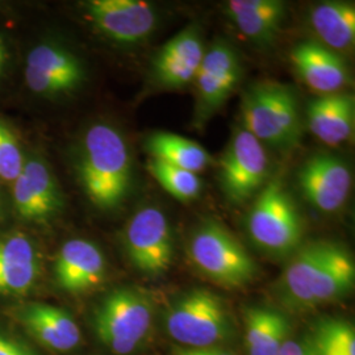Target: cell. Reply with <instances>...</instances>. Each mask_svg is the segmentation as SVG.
Returning <instances> with one entry per match:
<instances>
[{
	"instance_id": "obj_1",
	"label": "cell",
	"mask_w": 355,
	"mask_h": 355,
	"mask_svg": "<svg viewBox=\"0 0 355 355\" xmlns=\"http://www.w3.org/2000/svg\"><path fill=\"white\" fill-rule=\"evenodd\" d=\"M76 173L95 207H120L132 187V159L127 141L110 124H94L80 141Z\"/></svg>"
},
{
	"instance_id": "obj_2",
	"label": "cell",
	"mask_w": 355,
	"mask_h": 355,
	"mask_svg": "<svg viewBox=\"0 0 355 355\" xmlns=\"http://www.w3.org/2000/svg\"><path fill=\"white\" fill-rule=\"evenodd\" d=\"M243 129L259 141L279 150L295 148L302 137L297 98L291 87L277 82L257 83L242 101Z\"/></svg>"
},
{
	"instance_id": "obj_3",
	"label": "cell",
	"mask_w": 355,
	"mask_h": 355,
	"mask_svg": "<svg viewBox=\"0 0 355 355\" xmlns=\"http://www.w3.org/2000/svg\"><path fill=\"white\" fill-rule=\"evenodd\" d=\"M248 229L254 243L274 255L295 253L303 239V224L290 192L279 177L270 179L258 192Z\"/></svg>"
},
{
	"instance_id": "obj_4",
	"label": "cell",
	"mask_w": 355,
	"mask_h": 355,
	"mask_svg": "<svg viewBox=\"0 0 355 355\" xmlns=\"http://www.w3.org/2000/svg\"><path fill=\"white\" fill-rule=\"evenodd\" d=\"M168 336L186 349H208L232 334L228 311L214 292L198 288L179 297L165 318Z\"/></svg>"
},
{
	"instance_id": "obj_5",
	"label": "cell",
	"mask_w": 355,
	"mask_h": 355,
	"mask_svg": "<svg viewBox=\"0 0 355 355\" xmlns=\"http://www.w3.org/2000/svg\"><path fill=\"white\" fill-rule=\"evenodd\" d=\"M150 299L133 288L110 292L94 313L99 341L119 355L133 353L148 337L153 325Z\"/></svg>"
},
{
	"instance_id": "obj_6",
	"label": "cell",
	"mask_w": 355,
	"mask_h": 355,
	"mask_svg": "<svg viewBox=\"0 0 355 355\" xmlns=\"http://www.w3.org/2000/svg\"><path fill=\"white\" fill-rule=\"evenodd\" d=\"M191 259L217 284L241 287L255 278L258 266L227 229L215 221L203 223L191 237Z\"/></svg>"
},
{
	"instance_id": "obj_7",
	"label": "cell",
	"mask_w": 355,
	"mask_h": 355,
	"mask_svg": "<svg viewBox=\"0 0 355 355\" xmlns=\"http://www.w3.org/2000/svg\"><path fill=\"white\" fill-rule=\"evenodd\" d=\"M270 171L265 146L245 129L237 130L220 161L218 178L232 203H243L263 189Z\"/></svg>"
},
{
	"instance_id": "obj_8",
	"label": "cell",
	"mask_w": 355,
	"mask_h": 355,
	"mask_svg": "<svg viewBox=\"0 0 355 355\" xmlns=\"http://www.w3.org/2000/svg\"><path fill=\"white\" fill-rule=\"evenodd\" d=\"M242 76L240 55L227 41H216L205 49L195 76L196 105L193 123L203 127L228 101Z\"/></svg>"
},
{
	"instance_id": "obj_9",
	"label": "cell",
	"mask_w": 355,
	"mask_h": 355,
	"mask_svg": "<svg viewBox=\"0 0 355 355\" xmlns=\"http://www.w3.org/2000/svg\"><path fill=\"white\" fill-rule=\"evenodd\" d=\"M124 241L130 262L146 275H162L173 263L171 229L158 208L146 207L136 212L128 223Z\"/></svg>"
},
{
	"instance_id": "obj_10",
	"label": "cell",
	"mask_w": 355,
	"mask_h": 355,
	"mask_svg": "<svg viewBox=\"0 0 355 355\" xmlns=\"http://www.w3.org/2000/svg\"><path fill=\"white\" fill-rule=\"evenodd\" d=\"M83 10L102 35L123 45L142 42L157 24L155 8L142 0H89Z\"/></svg>"
},
{
	"instance_id": "obj_11",
	"label": "cell",
	"mask_w": 355,
	"mask_h": 355,
	"mask_svg": "<svg viewBox=\"0 0 355 355\" xmlns=\"http://www.w3.org/2000/svg\"><path fill=\"white\" fill-rule=\"evenodd\" d=\"M297 184L305 200L318 211L331 214L341 209L352 189V174L341 158L316 154L297 171Z\"/></svg>"
},
{
	"instance_id": "obj_12",
	"label": "cell",
	"mask_w": 355,
	"mask_h": 355,
	"mask_svg": "<svg viewBox=\"0 0 355 355\" xmlns=\"http://www.w3.org/2000/svg\"><path fill=\"white\" fill-rule=\"evenodd\" d=\"M13 204L17 215L33 223H46L62 211V191L42 158L24 161L21 174L13 182Z\"/></svg>"
},
{
	"instance_id": "obj_13",
	"label": "cell",
	"mask_w": 355,
	"mask_h": 355,
	"mask_svg": "<svg viewBox=\"0 0 355 355\" xmlns=\"http://www.w3.org/2000/svg\"><path fill=\"white\" fill-rule=\"evenodd\" d=\"M205 48L200 29L189 26L170 38L153 57V83L165 89H179L195 80L203 61Z\"/></svg>"
},
{
	"instance_id": "obj_14",
	"label": "cell",
	"mask_w": 355,
	"mask_h": 355,
	"mask_svg": "<svg viewBox=\"0 0 355 355\" xmlns=\"http://www.w3.org/2000/svg\"><path fill=\"white\" fill-rule=\"evenodd\" d=\"M57 284L64 292L79 295L98 287L105 277V258L99 246L86 240L64 242L54 263Z\"/></svg>"
},
{
	"instance_id": "obj_15",
	"label": "cell",
	"mask_w": 355,
	"mask_h": 355,
	"mask_svg": "<svg viewBox=\"0 0 355 355\" xmlns=\"http://www.w3.org/2000/svg\"><path fill=\"white\" fill-rule=\"evenodd\" d=\"M291 62L305 85L318 95L341 92L350 82L347 66L338 53L320 42L297 44L292 49Z\"/></svg>"
},
{
	"instance_id": "obj_16",
	"label": "cell",
	"mask_w": 355,
	"mask_h": 355,
	"mask_svg": "<svg viewBox=\"0 0 355 355\" xmlns=\"http://www.w3.org/2000/svg\"><path fill=\"white\" fill-rule=\"evenodd\" d=\"M309 130L329 146H340L354 132V96L347 92L318 95L306 105Z\"/></svg>"
},
{
	"instance_id": "obj_17",
	"label": "cell",
	"mask_w": 355,
	"mask_h": 355,
	"mask_svg": "<svg viewBox=\"0 0 355 355\" xmlns=\"http://www.w3.org/2000/svg\"><path fill=\"white\" fill-rule=\"evenodd\" d=\"M328 242H311L299 248L280 279L284 303L297 311L315 308L313 288L327 253Z\"/></svg>"
},
{
	"instance_id": "obj_18",
	"label": "cell",
	"mask_w": 355,
	"mask_h": 355,
	"mask_svg": "<svg viewBox=\"0 0 355 355\" xmlns=\"http://www.w3.org/2000/svg\"><path fill=\"white\" fill-rule=\"evenodd\" d=\"M227 10L242 35L259 46L275 41L287 16V6L280 0H230Z\"/></svg>"
},
{
	"instance_id": "obj_19",
	"label": "cell",
	"mask_w": 355,
	"mask_h": 355,
	"mask_svg": "<svg viewBox=\"0 0 355 355\" xmlns=\"http://www.w3.org/2000/svg\"><path fill=\"white\" fill-rule=\"evenodd\" d=\"M21 320L32 337L55 352H70L80 343V329L64 309L48 304L28 305Z\"/></svg>"
},
{
	"instance_id": "obj_20",
	"label": "cell",
	"mask_w": 355,
	"mask_h": 355,
	"mask_svg": "<svg viewBox=\"0 0 355 355\" xmlns=\"http://www.w3.org/2000/svg\"><path fill=\"white\" fill-rule=\"evenodd\" d=\"M37 275V254L26 236L17 234L0 242V292L26 293Z\"/></svg>"
},
{
	"instance_id": "obj_21",
	"label": "cell",
	"mask_w": 355,
	"mask_h": 355,
	"mask_svg": "<svg viewBox=\"0 0 355 355\" xmlns=\"http://www.w3.org/2000/svg\"><path fill=\"white\" fill-rule=\"evenodd\" d=\"M291 324L270 306H252L245 312V345L249 355H278L290 340Z\"/></svg>"
},
{
	"instance_id": "obj_22",
	"label": "cell",
	"mask_w": 355,
	"mask_h": 355,
	"mask_svg": "<svg viewBox=\"0 0 355 355\" xmlns=\"http://www.w3.org/2000/svg\"><path fill=\"white\" fill-rule=\"evenodd\" d=\"M311 24L322 45L330 51L350 49L355 41V7L347 1H325L311 12Z\"/></svg>"
},
{
	"instance_id": "obj_23",
	"label": "cell",
	"mask_w": 355,
	"mask_h": 355,
	"mask_svg": "<svg viewBox=\"0 0 355 355\" xmlns=\"http://www.w3.org/2000/svg\"><path fill=\"white\" fill-rule=\"evenodd\" d=\"M354 282L355 266L352 255L343 246L328 242L313 288L315 308L341 299L353 290Z\"/></svg>"
},
{
	"instance_id": "obj_24",
	"label": "cell",
	"mask_w": 355,
	"mask_h": 355,
	"mask_svg": "<svg viewBox=\"0 0 355 355\" xmlns=\"http://www.w3.org/2000/svg\"><path fill=\"white\" fill-rule=\"evenodd\" d=\"M145 148L153 159L162 161L191 173H200L212 165V157L198 142L167 133L158 132L149 136Z\"/></svg>"
},
{
	"instance_id": "obj_25",
	"label": "cell",
	"mask_w": 355,
	"mask_h": 355,
	"mask_svg": "<svg viewBox=\"0 0 355 355\" xmlns=\"http://www.w3.org/2000/svg\"><path fill=\"white\" fill-rule=\"evenodd\" d=\"M26 66L60 82L70 92L82 86L86 73L80 60L73 51L55 44H40L29 51Z\"/></svg>"
},
{
	"instance_id": "obj_26",
	"label": "cell",
	"mask_w": 355,
	"mask_h": 355,
	"mask_svg": "<svg viewBox=\"0 0 355 355\" xmlns=\"http://www.w3.org/2000/svg\"><path fill=\"white\" fill-rule=\"evenodd\" d=\"M318 355H355L354 327L343 318H325L309 337Z\"/></svg>"
},
{
	"instance_id": "obj_27",
	"label": "cell",
	"mask_w": 355,
	"mask_h": 355,
	"mask_svg": "<svg viewBox=\"0 0 355 355\" xmlns=\"http://www.w3.org/2000/svg\"><path fill=\"white\" fill-rule=\"evenodd\" d=\"M148 170L164 190L180 202L193 200L200 193L202 180L195 173L153 158L148 164Z\"/></svg>"
},
{
	"instance_id": "obj_28",
	"label": "cell",
	"mask_w": 355,
	"mask_h": 355,
	"mask_svg": "<svg viewBox=\"0 0 355 355\" xmlns=\"http://www.w3.org/2000/svg\"><path fill=\"white\" fill-rule=\"evenodd\" d=\"M24 158L12 132L0 123V178L15 182L23 171Z\"/></svg>"
},
{
	"instance_id": "obj_29",
	"label": "cell",
	"mask_w": 355,
	"mask_h": 355,
	"mask_svg": "<svg viewBox=\"0 0 355 355\" xmlns=\"http://www.w3.org/2000/svg\"><path fill=\"white\" fill-rule=\"evenodd\" d=\"M26 82L32 92L41 96L57 98L69 94V91L60 82L28 66L26 69Z\"/></svg>"
},
{
	"instance_id": "obj_30",
	"label": "cell",
	"mask_w": 355,
	"mask_h": 355,
	"mask_svg": "<svg viewBox=\"0 0 355 355\" xmlns=\"http://www.w3.org/2000/svg\"><path fill=\"white\" fill-rule=\"evenodd\" d=\"M278 355H318V352L311 341V338L292 340L290 338L282 347Z\"/></svg>"
},
{
	"instance_id": "obj_31",
	"label": "cell",
	"mask_w": 355,
	"mask_h": 355,
	"mask_svg": "<svg viewBox=\"0 0 355 355\" xmlns=\"http://www.w3.org/2000/svg\"><path fill=\"white\" fill-rule=\"evenodd\" d=\"M0 355H35L24 346L15 343L11 338L0 334Z\"/></svg>"
},
{
	"instance_id": "obj_32",
	"label": "cell",
	"mask_w": 355,
	"mask_h": 355,
	"mask_svg": "<svg viewBox=\"0 0 355 355\" xmlns=\"http://www.w3.org/2000/svg\"><path fill=\"white\" fill-rule=\"evenodd\" d=\"M192 350H195V349H192ZM195 353L198 355H232L228 352H225L224 349H220V347L199 349V350H195Z\"/></svg>"
},
{
	"instance_id": "obj_33",
	"label": "cell",
	"mask_w": 355,
	"mask_h": 355,
	"mask_svg": "<svg viewBox=\"0 0 355 355\" xmlns=\"http://www.w3.org/2000/svg\"><path fill=\"white\" fill-rule=\"evenodd\" d=\"M174 355H198L195 353V350H192V349H186V347H179V349H175V352H174Z\"/></svg>"
},
{
	"instance_id": "obj_34",
	"label": "cell",
	"mask_w": 355,
	"mask_h": 355,
	"mask_svg": "<svg viewBox=\"0 0 355 355\" xmlns=\"http://www.w3.org/2000/svg\"><path fill=\"white\" fill-rule=\"evenodd\" d=\"M0 54H1V55H6V57H8V53H7L6 44H4V41H3V38L1 37H0Z\"/></svg>"
},
{
	"instance_id": "obj_35",
	"label": "cell",
	"mask_w": 355,
	"mask_h": 355,
	"mask_svg": "<svg viewBox=\"0 0 355 355\" xmlns=\"http://www.w3.org/2000/svg\"><path fill=\"white\" fill-rule=\"evenodd\" d=\"M7 58L8 57H6V55H1L0 54V74L3 73V70H4V66H6V62H7Z\"/></svg>"
}]
</instances>
